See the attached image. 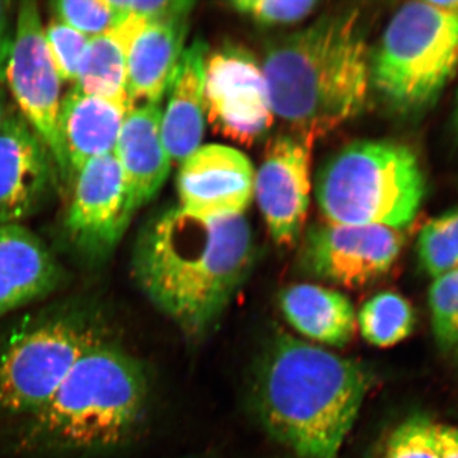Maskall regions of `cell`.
<instances>
[{
	"instance_id": "cell-21",
	"label": "cell",
	"mask_w": 458,
	"mask_h": 458,
	"mask_svg": "<svg viewBox=\"0 0 458 458\" xmlns=\"http://www.w3.org/2000/svg\"><path fill=\"white\" fill-rule=\"evenodd\" d=\"M144 22L147 21L128 14L111 31L90 38L74 87L87 95L134 107L128 92L129 47Z\"/></svg>"
},
{
	"instance_id": "cell-30",
	"label": "cell",
	"mask_w": 458,
	"mask_h": 458,
	"mask_svg": "<svg viewBox=\"0 0 458 458\" xmlns=\"http://www.w3.org/2000/svg\"><path fill=\"white\" fill-rule=\"evenodd\" d=\"M13 35L14 23L12 22L11 3L0 0V83L5 81Z\"/></svg>"
},
{
	"instance_id": "cell-18",
	"label": "cell",
	"mask_w": 458,
	"mask_h": 458,
	"mask_svg": "<svg viewBox=\"0 0 458 458\" xmlns=\"http://www.w3.org/2000/svg\"><path fill=\"white\" fill-rule=\"evenodd\" d=\"M188 17L144 22L128 56V92L138 102L158 104L174 83L188 35Z\"/></svg>"
},
{
	"instance_id": "cell-33",
	"label": "cell",
	"mask_w": 458,
	"mask_h": 458,
	"mask_svg": "<svg viewBox=\"0 0 458 458\" xmlns=\"http://www.w3.org/2000/svg\"><path fill=\"white\" fill-rule=\"evenodd\" d=\"M433 4H436L437 7L442 8L443 11L451 12V13L456 14L458 17V0L457 2H452V0H448V2H432Z\"/></svg>"
},
{
	"instance_id": "cell-12",
	"label": "cell",
	"mask_w": 458,
	"mask_h": 458,
	"mask_svg": "<svg viewBox=\"0 0 458 458\" xmlns=\"http://www.w3.org/2000/svg\"><path fill=\"white\" fill-rule=\"evenodd\" d=\"M312 138L279 135L270 141L255 174L254 194L276 245L291 247L302 236L311 200Z\"/></svg>"
},
{
	"instance_id": "cell-2",
	"label": "cell",
	"mask_w": 458,
	"mask_h": 458,
	"mask_svg": "<svg viewBox=\"0 0 458 458\" xmlns=\"http://www.w3.org/2000/svg\"><path fill=\"white\" fill-rule=\"evenodd\" d=\"M370 385L358 361L279 333L262 352L252 387L256 412L276 441L303 458H335Z\"/></svg>"
},
{
	"instance_id": "cell-32",
	"label": "cell",
	"mask_w": 458,
	"mask_h": 458,
	"mask_svg": "<svg viewBox=\"0 0 458 458\" xmlns=\"http://www.w3.org/2000/svg\"><path fill=\"white\" fill-rule=\"evenodd\" d=\"M12 106H13V105L9 104L7 93L0 89V123H2L4 117L7 116Z\"/></svg>"
},
{
	"instance_id": "cell-10",
	"label": "cell",
	"mask_w": 458,
	"mask_h": 458,
	"mask_svg": "<svg viewBox=\"0 0 458 458\" xmlns=\"http://www.w3.org/2000/svg\"><path fill=\"white\" fill-rule=\"evenodd\" d=\"M132 216L122 167L114 153L87 162L75 176L64 223L75 254L90 267L106 262Z\"/></svg>"
},
{
	"instance_id": "cell-15",
	"label": "cell",
	"mask_w": 458,
	"mask_h": 458,
	"mask_svg": "<svg viewBox=\"0 0 458 458\" xmlns=\"http://www.w3.org/2000/svg\"><path fill=\"white\" fill-rule=\"evenodd\" d=\"M65 280L62 264L29 228L0 225V319L55 293Z\"/></svg>"
},
{
	"instance_id": "cell-28",
	"label": "cell",
	"mask_w": 458,
	"mask_h": 458,
	"mask_svg": "<svg viewBox=\"0 0 458 458\" xmlns=\"http://www.w3.org/2000/svg\"><path fill=\"white\" fill-rule=\"evenodd\" d=\"M237 13L261 26H288L300 22L315 11L318 2L286 0H236L229 3Z\"/></svg>"
},
{
	"instance_id": "cell-7",
	"label": "cell",
	"mask_w": 458,
	"mask_h": 458,
	"mask_svg": "<svg viewBox=\"0 0 458 458\" xmlns=\"http://www.w3.org/2000/svg\"><path fill=\"white\" fill-rule=\"evenodd\" d=\"M458 65V17L432 2L394 13L370 57V87L400 113L432 106Z\"/></svg>"
},
{
	"instance_id": "cell-8",
	"label": "cell",
	"mask_w": 458,
	"mask_h": 458,
	"mask_svg": "<svg viewBox=\"0 0 458 458\" xmlns=\"http://www.w3.org/2000/svg\"><path fill=\"white\" fill-rule=\"evenodd\" d=\"M5 81L18 111L49 148L63 179L71 177L59 135L62 80L51 59L35 2L21 3Z\"/></svg>"
},
{
	"instance_id": "cell-26",
	"label": "cell",
	"mask_w": 458,
	"mask_h": 458,
	"mask_svg": "<svg viewBox=\"0 0 458 458\" xmlns=\"http://www.w3.org/2000/svg\"><path fill=\"white\" fill-rule=\"evenodd\" d=\"M434 432L436 423L428 415H412L394 428L377 458H439Z\"/></svg>"
},
{
	"instance_id": "cell-19",
	"label": "cell",
	"mask_w": 458,
	"mask_h": 458,
	"mask_svg": "<svg viewBox=\"0 0 458 458\" xmlns=\"http://www.w3.org/2000/svg\"><path fill=\"white\" fill-rule=\"evenodd\" d=\"M207 42L195 40L183 50L167 106L162 113L161 134L172 162L182 164L201 147L205 131V62Z\"/></svg>"
},
{
	"instance_id": "cell-6",
	"label": "cell",
	"mask_w": 458,
	"mask_h": 458,
	"mask_svg": "<svg viewBox=\"0 0 458 458\" xmlns=\"http://www.w3.org/2000/svg\"><path fill=\"white\" fill-rule=\"evenodd\" d=\"M426 194L414 153L401 144L354 141L318 172L316 198L328 222L401 229L414 221Z\"/></svg>"
},
{
	"instance_id": "cell-4",
	"label": "cell",
	"mask_w": 458,
	"mask_h": 458,
	"mask_svg": "<svg viewBox=\"0 0 458 458\" xmlns=\"http://www.w3.org/2000/svg\"><path fill=\"white\" fill-rule=\"evenodd\" d=\"M143 363L113 335L93 345L41 409L22 419L18 451L90 456L122 447L146 417Z\"/></svg>"
},
{
	"instance_id": "cell-29",
	"label": "cell",
	"mask_w": 458,
	"mask_h": 458,
	"mask_svg": "<svg viewBox=\"0 0 458 458\" xmlns=\"http://www.w3.org/2000/svg\"><path fill=\"white\" fill-rule=\"evenodd\" d=\"M114 7L123 14H132L147 21L172 20L188 17L195 3L186 0H111Z\"/></svg>"
},
{
	"instance_id": "cell-23",
	"label": "cell",
	"mask_w": 458,
	"mask_h": 458,
	"mask_svg": "<svg viewBox=\"0 0 458 458\" xmlns=\"http://www.w3.org/2000/svg\"><path fill=\"white\" fill-rule=\"evenodd\" d=\"M418 255L421 267L434 279L458 267V209L424 225L419 234Z\"/></svg>"
},
{
	"instance_id": "cell-13",
	"label": "cell",
	"mask_w": 458,
	"mask_h": 458,
	"mask_svg": "<svg viewBox=\"0 0 458 458\" xmlns=\"http://www.w3.org/2000/svg\"><path fill=\"white\" fill-rule=\"evenodd\" d=\"M55 161L16 106L0 123V225H20L56 183Z\"/></svg>"
},
{
	"instance_id": "cell-31",
	"label": "cell",
	"mask_w": 458,
	"mask_h": 458,
	"mask_svg": "<svg viewBox=\"0 0 458 458\" xmlns=\"http://www.w3.org/2000/svg\"><path fill=\"white\" fill-rule=\"evenodd\" d=\"M434 438L439 458H458V428L436 424Z\"/></svg>"
},
{
	"instance_id": "cell-11",
	"label": "cell",
	"mask_w": 458,
	"mask_h": 458,
	"mask_svg": "<svg viewBox=\"0 0 458 458\" xmlns=\"http://www.w3.org/2000/svg\"><path fill=\"white\" fill-rule=\"evenodd\" d=\"M403 246L400 229L322 223L307 231L300 264L313 278L357 288L384 276Z\"/></svg>"
},
{
	"instance_id": "cell-5",
	"label": "cell",
	"mask_w": 458,
	"mask_h": 458,
	"mask_svg": "<svg viewBox=\"0 0 458 458\" xmlns=\"http://www.w3.org/2000/svg\"><path fill=\"white\" fill-rule=\"evenodd\" d=\"M111 335L106 313L92 301H66L18 319L0 339V414L38 411L83 355Z\"/></svg>"
},
{
	"instance_id": "cell-16",
	"label": "cell",
	"mask_w": 458,
	"mask_h": 458,
	"mask_svg": "<svg viewBox=\"0 0 458 458\" xmlns=\"http://www.w3.org/2000/svg\"><path fill=\"white\" fill-rule=\"evenodd\" d=\"M158 104L134 106L123 119L114 155L122 167L132 214L158 194L171 172Z\"/></svg>"
},
{
	"instance_id": "cell-24",
	"label": "cell",
	"mask_w": 458,
	"mask_h": 458,
	"mask_svg": "<svg viewBox=\"0 0 458 458\" xmlns=\"http://www.w3.org/2000/svg\"><path fill=\"white\" fill-rule=\"evenodd\" d=\"M429 309L438 348L448 357L458 358V267L434 279Z\"/></svg>"
},
{
	"instance_id": "cell-1",
	"label": "cell",
	"mask_w": 458,
	"mask_h": 458,
	"mask_svg": "<svg viewBox=\"0 0 458 458\" xmlns=\"http://www.w3.org/2000/svg\"><path fill=\"white\" fill-rule=\"evenodd\" d=\"M255 260L245 216H207L165 208L140 229L132 276L156 309L191 339L221 319Z\"/></svg>"
},
{
	"instance_id": "cell-20",
	"label": "cell",
	"mask_w": 458,
	"mask_h": 458,
	"mask_svg": "<svg viewBox=\"0 0 458 458\" xmlns=\"http://www.w3.org/2000/svg\"><path fill=\"white\" fill-rule=\"evenodd\" d=\"M280 310L289 325L313 342L343 348L351 343L357 315L348 297L335 289L295 284L280 293Z\"/></svg>"
},
{
	"instance_id": "cell-17",
	"label": "cell",
	"mask_w": 458,
	"mask_h": 458,
	"mask_svg": "<svg viewBox=\"0 0 458 458\" xmlns=\"http://www.w3.org/2000/svg\"><path fill=\"white\" fill-rule=\"evenodd\" d=\"M131 108L111 99L87 95L74 87L62 98L59 135L71 176L87 162L114 152L126 114Z\"/></svg>"
},
{
	"instance_id": "cell-22",
	"label": "cell",
	"mask_w": 458,
	"mask_h": 458,
	"mask_svg": "<svg viewBox=\"0 0 458 458\" xmlns=\"http://www.w3.org/2000/svg\"><path fill=\"white\" fill-rule=\"evenodd\" d=\"M415 325L414 310L408 300L394 292L370 298L358 313L361 336L372 345L388 348L405 340Z\"/></svg>"
},
{
	"instance_id": "cell-34",
	"label": "cell",
	"mask_w": 458,
	"mask_h": 458,
	"mask_svg": "<svg viewBox=\"0 0 458 458\" xmlns=\"http://www.w3.org/2000/svg\"><path fill=\"white\" fill-rule=\"evenodd\" d=\"M454 123H456V129H457V132H458V95H457L456 111H454Z\"/></svg>"
},
{
	"instance_id": "cell-9",
	"label": "cell",
	"mask_w": 458,
	"mask_h": 458,
	"mask_svg": "<svg viewBox=\"0 0 458 458\" xmlns=\"http://www.w3.org/2000/svg\"><path fill=\"white\" fill-rule=\"evenodd\" d=\"M205 110L223 137L245 146L262 140L273 125L267 81L252 54L223 45L205 62Z\"/></svg>"
},
{
	"instance_id": "cell-14",
	"label": "cell",
	"mask_w": 458,
	"mask_h": 458,
	"mask_svg": "<svg viewBox=\"0 0 458 458\" xmlns=\"http://www.w3.org/2000/svg\"><path fill=\"white\" fill-rule=\"evenodd\" d=\"M254 180L251 162L240 150L201 146L180 165L179 207L199 216H241L251 203Z\"/></svg>"
},
{
	"instance_id": "cell-25",
	"label": "cell",
	"mask_w": 458,
	"mask_h": 458,
	"mask_svg": "<svg viewBox=\"0 0 458 458\" xmlns=\"http://www.w3.org/2000/svg\"><path fill=\"white\" fill-rule=\"evenodd\" d=\"M56 20L82 33L87 38L104 35L125 20L111 0H59L51 3Z\"/></svg>"
},
{
	"instance_id": "cell-3",
	"label": "cell",
	"mask_w": 458,
	"mask_h": 458,
	"mask_svg": "<svg viewBox=\"0 0 458 458\" xmlns=\"http://www.w3.org/2000/svg\"><path fill=\"white\" fill-rule=\"evenodd\" d=\"M262 73L274 114L318 140L364 110L370 57L358 11L319 18L270 42Z\"/></svg>"
},
{
	"instance_id": "cell-27",
	"label": "cell",
	"mask_w": 458,
	"mask_h": 458,
	"mask_svg": "<svg viewBox=\"0 0 458 458\" xmlns=\"http://www.w3.org/2000/svg\"><path fill=\"white\" fill-rule=\"evenodd\" d=\"M44 33L60 80L75 83L89 38L57 20L44 29Z\"/></svg>"
}]
</instances>
